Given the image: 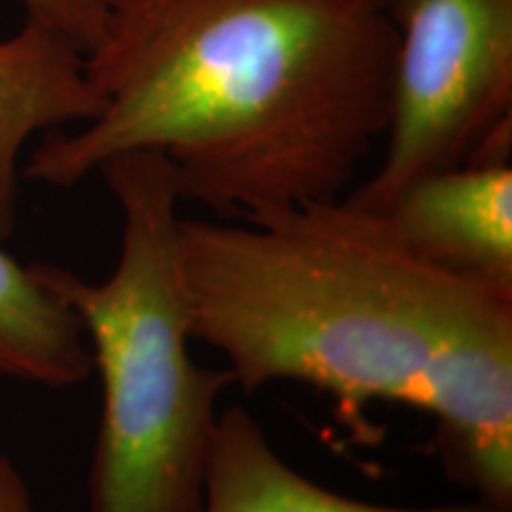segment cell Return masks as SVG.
Returning a JSON list of instances; mask_svg holds the SVG:
<instances>
[{
    "mask_svg": "<svg viewBox=\"0 0 512 512\" xmlns=\"http://www.w3.org/2000/svg\"><path fill=\"white\" fill-rule=\"evenodd\" d=\"M95 174L121 214L112 273L88 280L64 266L31 264L79 318L100 375L88 512H202L221 396L233 377L202 366L190 349L174 169L159 152H124Z\"/></svg>",
    "mask_w": 512,
    "mask_h": 512,
    "instance_id": "3957f363",
    "label": "cell"
},
{
    "mask_svg": "<svg viewBox=\"0 0 512 512\" xmlns=\"http://www.w3.org/2000/svg\"><path fill=\"white\" fill-rule=\"evenodd\" d=\"M102 110L86 76V55L62 31L24 19L0 41V242L15 233L22 155L38 133L86 124Z\"/></svg>",
    "mask_w": 512,
    "mask_h": 512,
    "instance_id": "8992f818",
    "label": "cell"
},
{
    "mask_svg": "<svg viewBox=\"0 0 512 512\" xmlns=\"http://www.w3.org/2000/svg\"><path fill=\"white\" fill-rule=\"evenodd\" d=\"M0 512H36L27 479L5 453H0Z\"/></svg>",
    "mask_w": 512,
    "mask_h": 512,
    "instance_id": "30bf717a",
    "label": "cell"
},
{
    "mask_svg": "<svg viewBox=\"0 0 512 512\" xmlns=\"http://www.w3.org/2000/svg\"><path fill=\"white\" fill-rule=\"evenodd\" d=\"M91 373L93 356L79 318L0 242V377L69 389Z\"/></svg>",
    "mask_w": 512,
    "mask_h": 512,
    "instance_id": "ba28073f",
    "label": "cell"
},
{
    "mask_svg": "<svg viewBox=\"0 0 512 512\" xmlns=\"http://www.w3.org/2000/svg\"><path fill=\"white\" fill-rule=\"evenodd\" d=\"M176 266L190 335L233 387L306 384L351 422L377 401L415 408L448 479L512 512V287L430 264L344 197L181 216Z\"/></svg>",
    "mask_w": 512,
    "mask_h": 512,
    "instance_id": "6da1fadb",
    "label": "cell"
},
{
    "mask_svg": "<svg viewBox=\"0 0 512 512\" xmlns=\"http://www.w3.org/2000/svg\"><path fill=\"white\" fill-rule=\"evenodd\" d=\"M202 512H505L479 501L456 505L370 503L313 482L275 451L259 420L245 406L221 411L211 451Z\"/></svg>",
    "mask_w": 512,
    "mask_h": 512,
    "instance_id": "52a82bcc",
    "label": "cell"
},
{
    "mask_svg": "<svg viewBox=\"0 0 512 512\" xmlns=\"http://www.w3.org/2000/svg\"><path fill=\"white\" fill-rule=\"evenodd\" d=\"M377 214L430 264L512 287L510 164H467L427 174Z\"/></svg>",
    "mask_w": 512,
    "mask_h": 512,
    "instance_id": "5b68a950",
    "label": "cell"
},
{
    "mask_svg": "<svg viewBox=\"0 0 512 512\" xmlns=\"http://www.w3.org/2000/svg\"><path fill=\"white\" fill-rule=\"evenodd\" d=\"M27 17L46 22L64 36L72 38L88 55L98 46L102 34V5L100 0H19Z\"/></svg>",
    "mask_w": 512,
    "mask_h": 512,
    "instance_id": "9c48e42d",
    "label": "cell"
},
{
    "mask_svg": "<svg viewBox=\"0 0 512 512\" xmlns=\"http://www.w3.org/2000/svg\"><path fill=\"white\" fill-rule=\"evenodd\" d=\"M392 112L380 164L344 200L384 211L408 183L512 157V0H392Z\"/></svg>",
    "mask_w": 512,
    "mask_h": 512,
    "instance_id": "277c9868",
    "label": "cell"
},
{
    "mask_svg": "<svg viewBox=\"0 0 512 512\" xmlns=\"http://www.w3.org/2000/svg\"><path fill=\"white\" fill-rule=\"evenodd\" d=\"M375 3H380V5H384V8H389V3H392V0H375Z\"/></svg>",
    "mask_w": 512,
    "mask_h": 512,
    "instance_id": "8fae6325",
    "label": "cell"
},
{
    "mask_svg": "<svg viewBox=\"0 0 512 512\" xmlns=\"http://www.w3.org/2000/svg\"><path fill=\"white\" fill-rule=\"evenodd\" d=\"M86 76L102 110L22 176L74 188L159 152L181 204L249 219L342 200L384 140L396 27L375 0H100Z\"/></svg>",
    "mask_w": 512,
    "mask_h": 512,
    "instance_id": "7a4b0ae2",
    "label": "cell"
}]
</instances>
